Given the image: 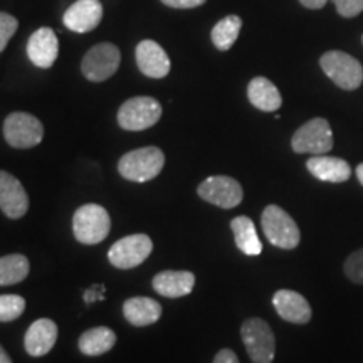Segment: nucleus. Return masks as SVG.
<instances>
[{
    "label": "nucleus",
    "instance_id": "1",
    "mask_svg": "<svg viewBox=\"0 0 363 363\" xmlns=\"http://www.w3.org/2000/svg\"><path fill=\"white\" fill-rule=\"evenodd\" d=\"M111 229V219L106 208L98 203H86L74 212L72 217V233L78 242L86 246L103 242Z\"/></svg>",
    "mask_w": 363,
    "mask_h": 363
},
{
    "label": "nucleus",
    "instance_id": "2",
    "mask_svg": "<svg viewBox=\"0 0 363 363\" xmlns=\"http://www.w3.org/2000/svg\"><path fill=\"white\" fill-rule=\"evenodd\" d=\"M165 165V155L160 148L145 147L125 153L118 162V172L130 182H148L160 174Z\"/></svg>",
    "mask_w": 363,
    "mask_h": 363
},
{
    "label": "nucleus",
    "instance_id": "3",
    "mask_svg": "<svg viewBox=\"0 0 363 363\" xmlns=\"http://www.w3.org/2000/svg\"><path fill=\"white\" fill-rule=\"evenodd\" d=\"M261 225L267 240L276 247L294 249L298 247L299 240H301L298 224L279 206H267L264 208L261 217Z\"/></svg>",
    "mask_w": 363,
    "mask_h": 363
},
{
    "label": "nucleus",
    "instance_id": "4",
    "mask_svg": "<svg viewBox=\"0 0 363 363\" xmlns=\"http://www.w3.org/2000/svg\"><path fill=\"white\" fill-rule=\"evenodd\" d=\"M240 337L252 363H272L276 353V338L271 326L261 318H249L240 326Z\"/></svg>",
    "mask_w": 363,
    "mask_h": 363
},
{
    "label": "nucleus",
    "instance_id": "5",
    "mask_svg": "<svg viewBox=\"0 0 363 363\" xmlns=\"http://www.w3.org/2000/svg\"><path fill=\"white\" fill-rule=\"evenodd\" d=\"M321 69L338 88L353 91L360 88L363 67L355 57L342 51H328L320 59Z\"/></svg>",
    "mask_w": 363,
    "mask_h": 363
},
{
    "label": "nucleus",
    "instance_id": "6",
    "mask_svg": "<svg viewBox=\"0 0 363 363\" xmlns=\"http://www.w3.org/2000/svg\"><path fill=\"white\" fill-rule=\"evenodd\" d=\"M162 116V106L155 98L136 96L121 104L118 125L128 131H143L157 125Z\"/></svg>",
    "mask_w": 363,
    "mask_h": 363
},
{
    "label": "nucleus",
    "instance_id": "7",
    "mask_svg": "<svg viewBox=\"0 0 363 363\" xmlns=\"http://www.w3.org/2000/svg\"><path fill=\"white\" fill-rule=\"evenodd\" d=\"M291 147L296 153L325 155L333 148V131L325 118H313L299 126L291 138Z\"/></svg>",
    "mask_w": 363,
    "mask_h": 363
},
{
    "label": "nucleus",
    "instance_id": "8",
    "mask_svg": "<svg viewBox=\"0 0 363 363\" xmlns=\"http://www.w3.org/2000/svg\"><path fill=\"white\" fill-rule=\"evenodd\" d=\"M120 49L111 43H101L84 54L81 71H83L86 79L93 81V83H103L115 74L120 67Z\"/></svg>",
    "mask_w": 363,
    "mask_h": 363
},
{
    "label": "nucleus",
    "instance_id": "9",
    "mask_svg": "<svg viewBox=\"0 0 363 363\" xmlns=\"http://www.w3.org/2000/svg\"><path fill=\"white\" fill-rule=\"evenodd\" d=\"M4 136L13 148H33L43 142L44 126L38 118L29 113H11L4 121Z\"/></svg>",
    "mask_w": 363,
    "mask_h": 363
},
{
    "label": "nucleus",
    "instance_id": "10",
    "mask_svg": "<svg viewBox=\"0 0 363 363\" xmlns=\"http://www.w3.org/2000/svg\"><path fill=\"white\" fill-rule=\"evenodd\" d=\"M152 251L153 242L147 234H133L116 240L108 252V259L118 269H133L142 264Z\"/></svg>",
    "mask_w": 363,
    "mask_h": 363
},
{
    "label": "nucleus",
    "instance_id": "11",
    "mask_svg": "<svg viewBox=\"0 0 363 363\" xmlns=\"http://www.w3.org/2000/svg\"><path fill=\"white\" fill-rule=\"evenodd\" d=\"M197 194L206 202L220 208L238 207L244 199L242 187H240L239 182L225 175L208 177L199 185Z\"/></svg>",
    "mask_w": 363,
    "mask_h": 363
},
{
    "label": "nucleus",
    "instance_id": "12",
    "mask_svg": "<svg viewBox=\"0 0 363 363\" xmlns=\"http://www.w3.org/2000/svg\"><path fill=\"white\" fill-rule=\"evenodd\" d=\"M0 208L9 219H21L29 211V195L9 172L0 170Z\"/></svg>",
    "mask_w": 363,
    "mask_h": 363
},
{
    "label": "nucleus",
    "instance_id": "13",
    "mask_svg": "<svg viewBox=\"0 0 363 363\" xmlns=\"http://www.w3.org/2000/svg\"><path fill=\"white\" fill-rule=\"evenodd\" d=\"M103 21V6L99 0H76L62 16V22L72 33H91Z\"/></svg>",
    "mask_w": 363,
    "mask_h": 363
},
{
    "label": "nucleus",
    "instance_id": "14",
    "mask_svg": "<svg viewBox=\"0 0 363 363\" xmlns=\"http://www.w3.org/2000/svg\"><path fill=\"white\" fill-rule=\"evenodd\" d=\"M136 65L147 78L162 79L170 72V57L155 40L145 39L136 45Z\"/></svg>",
    "mask_w": 363,
    "mask_h": 363
},
{
    "label": "nucleus",
    "instance_id": "15",
    "mask_svg": "<svg viewBox=\"0 0 363 363\" xmlns=\"http://www.w3.org/2000/svg\"><path fill=\"white\" fill-rule=\"evenodd\" d=\"M59 54V40L49 27H40L27 40V56L34 66L49 69L56 62Z\"/></svg>",
    "mask_w": 363,
    "mask_h": 363
},
{
    "label": "nucleus",
    "instance_id": "16",
    "mask_svg": "<svg viewBox=\"0 0 363 363\" xmlns=\"http://www.w3.org/2000/svg\"><path fill=\"white\" fill-rule=\"evenodd\" d=\"M272 305H274L278 315L283 320L294 325H306L311 320V306L308 299L291 289H279L272 296Z\"/></svg>",
    "mask_w": 363,
    "mask_h": 363
},
{
    "label": "nucleus",
    "instance_id": "17",
    "mask_svg": "<svg viewBox=\"0 0 363 363\" xmlns=\"http://www.w3.org/2000/svg\"><path fill=\"white\" fill-rule=\"evenodd\" d=\"M57 340V325L49 318H40L34 321L24 337L26 352L30 357H44L52 350Z\"/></svg>",
    "mask_w": 363,
    "mask_h": 363
},
{
    "label": "nucleus",
    "instance_id": "18",
    "mask_svg": "<svg viewBox=\"0 0 363 363\" xmlns=\"http://www.w3.org/2000/svg\"><path fill=\"white\" fill-rule=\"evenodd\" d=\"M306 169L318 180L333 182V184L347 182L352 175V169L348 162H345L343 158L328 155H313L306 162Z\"/></svg>",
    "mask_w": 363,
    "mask_h": 363
},
{
    "label": "nucleus",
    "instance_id": "19",
    "mask_svg": "<svg viewBox=\"0 0 363 363\" xmlns=\"http://www.w3.org/2000/svg\"><path fill=\"white\" fill-rule=\"evenodd\" d=\"M195 276L190 271H162L153 278V289L165 298H182L192 293Z\"/></svg>",
    "mask_w": 363,
    "mask_h": 363
},
{
    "label": "nucleus",
    "instance_id": "20",
    "mask_svg": "<svg viewBox=\"0 0 363 363\" xmlns=\"http://www.w3.org/2000/svg\"><path fill=\"white\" fill-rule=\"evenodd\" d=\"M123 315L130 325L148 326L160 320L162 306L152 298L136 296L126 299L123 305Z\"/></svg>",
    "mask_w": 363,
    "mask_h": 363
},
{
    "label": "nucleus",
    "instance_id": "21",
    "mask_svg": "<svg viewBox=\"0 0 363 363\" xmlns=\"http://www.w3.org/2000/svg\"><path fill=\"white\" fill-rule=\"evenodd\" d=\"M247 98L254 108L261 111H278L283 104L279 89L267 78L257 76L247 86Z\"/></svg>",
    "mask_w": 363,
    "mask_h": 363
},
{
    "label": "nucleus",
    "instance_id": "22",
    "mask_svg": "<svg viewBox=\"0 0 363 363\" xmlns=\"http://www.w3.org/2000/svg\"><path fill=\"white\" fill-rule=\"evenodd\" d=\"M230 229H233L235 246L239 251H242L246 256H257L262 251V244L257 238L256 225L246 216H239L230 222Z\"/></svg>",
    "mask_w": 363,
    "mask_h": 363
},
{
    "label": "nucleus",
    "instance_id": "23",
    "mask_svg": "<svg viewBox=\"0 0 363 363\" xmlns=\"http://www.w3.org/2000/svg\"><path fill=\"white\" fill-rule=\"evenodd\" d=\"M79 350L88 357H98L103 353L110 352L116 345L115 331L106 328V326H98V328L84 331L79 337Z\"/></svg>",
    "mask_w": 363,
    "mask_h": 363
},
{
    "label": "nucleus",
    "instance_id": "24",
    "mask_svg": "<svg viewBox=\"0 0 363 363\" xmlns=\"http://www.w3.org/2000/svg\"><path fill=\"white\" fill-rule=\"evenodd\" d=\"M29 259L22 254H9L0 257V286L22 283L29 274Z\"/></svg>",
    "mask_w": 363,
    "mask_h": 363
},
{
    "label": "nucleus",
    "instance_id": "25",
    "mask_svg": "<svg viewBox=\"0 0 363 363\" xmlns=\"http://www.w3.org/2000/svg\"><path fill=\"white\" fill-rule=\"evenodd\" d=\"M242 19L239 16H227L224 19L217 22L212 29L211 38L212 43L219 51H229L240 34Z\"/></svg>",
    "mask_w": 363,
    "mask_h": 363
},
{
    "label": "nucleus",
    "instance_id": "26",
    "mask_svg": "<svg viewBox=\"0 0 363 363\" xmlns=\"http://www.w3.org/2000/svg\"><path fill=\"white\" fill-rule=\"evenodd\" d=\"M26 310V299L17 294H4L0 296V321L9 323V321L17 320Z\"/></svg>",
    "mask_w": 363,
    "mask_h": 363
},
{
    "label": "nucleus",
    "instance_id": "27",
    "mask_svg": "<svg viewBox=\"0 0 363 363\" xmlns=\"http://www.w3.org/2000/svg\"><path fill=\"white\" fill-rule=\"evenodd\" d=\"M345 274L355 284H363V247L352 252L345 261Z\"/></svg>",
    "mask_w": 363,
    "mask_h": 363
},
{
    "label": "nucleus",
    "instance_id": "28",
    "mask_svg": "<svg viewBox=\"0 0 363 363\" xmlns=\"http://www.w3.org/2000/svg\"><path fill=\"white\" fill-rule=\"evenodd\" d=\"M19 21L7 12H0V52L7 48L9 40L17 33Z\"/></svg>",
    "mask_w": 363,
    "mask_h": 363
},
{
    "label": "nucleus",
    "instance_id": "29",
    "mask_svg": "<svg viewBox=\"0 0 363 363\" xmlns=\"http://www.w3.org/2000/svg\"><path fill=\"white\" fill-rule=\"evenodd\" d=\"M335 7L342 17H357L363 12V0H335Z\"/></svg>",
    "mask_w": 363,
    "mask_h": 363
},
{
    "label": "nucleus",
    "instance_id": "30",
    "mask_svg": "<svg viewBox=\"0 0 363 363\" xmlns=\"http://www.w3.org/2000/svg\"><path fill=\"white\" fill-rule=\"evenodd\" d=\"M206 2L207 0H162V4L172 9H195L203 6Z\"/></svg>",
    "mask_w": 363,
    "mask_h": 363
},
{
    "label": "nucleus",
    "instance_id": "31",
    "mask_svg": "<svg viewBox=\"0 0 363 363\" xmlns=\"http://www.w3.org/2000/svg\"><path fill=\"white\" fill-rule=\"evenodd\" d=\"M214 363H239V358L233 350L224 348V350H220L219 353H217L214 358Z\"/></svg>",
    "mask_w": 363,
    "mask_h": 363
},
{
    "label": "nucleus",
    "instance_id": "32",
    "mask_svg": "<svg viewBox=\"0 0 363 363\" xmlns=\"http://www.w3.org/2000/svg\"><path fill=\"white\" fill-rule=\"evenodd\" d=\"M299 2H301V6H305L306 9H313V11H316V9L323 7L328 0H299Z\"/></svg>",
    "mask_w": 363,
    "mask_h": 363
},
{
    "label": "nucleus",
    "instance_id": "33",
    "mask_svg": "<svg viewBox=\"0 0 363 363\" xmlns=\"http://www.w3.org/2000/svg\"><path fill=\"white\" fill-rule=\"evenodd\" d=\"M0 363H12L11 357H9V355H7V352L4 350L2 345H0Z\"/></svg>",
    "mask_w": 363,
    "mask_h": 363
},
{
    "label": "nucleus",
    "instance_id": "34",
    "mask_svg": "<svg viewBox=\"0 0 363 363\" xmlns=\"http://www.w3.org/2000/svg\"><path fill=\"white\" fill-rule=\"evenodd\" d=\"M94 291H96V288H93L91 291H86V294H84L86 303H93L94 299H96V294H94Z\"/></svg>",
    "mask_w": 363,
    "mask_h": 363
},
{
    "label": "nucleus",
    "instance_id": "35",
    "mask_svg": "<svg viewBox=\"0 0 363 363\" xmlns=\"http://www.w3.org/2000/svg\"><path fill=\"white\" fill-rule=\"evenodd\" d=\"M357 179H358V182H360V184L363 185V163H360V165L357 167Z\"/></svg>",
    "mask_w": 363,
    "mask_h": 363
}]
</instances>
